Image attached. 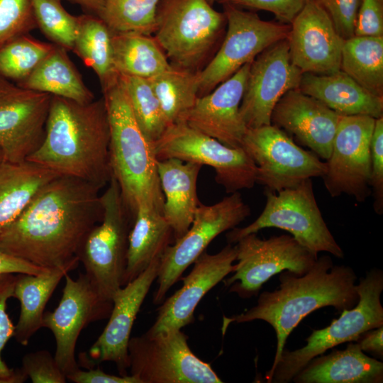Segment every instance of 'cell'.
I'll use <instances>...</instances> for the list:
<instances>
[{"instance_id":"9c48e42d","label":"cell","mask_w":383,"mask_h":383,"mask_svg":"<svg viewBox=\"0 0 383 383\" xmlns=\"http://www.w3.org/2000/svg\"><path fill=\"white\" fill-rule=\"evenodd\" d=\"M181 329L131 338L130 374L139 383H221L210 364L196 356Z\"/></svg>"},{"instance_id":"f907efd6","label":"cell","mask_w":383,"mask_h":383,"mask_svg":"<svg viewBox=\"0 0 383 383\" xmlns=\"http://www.w3.org/2000/svg\"><path fill=\"white\" fill-rule=\"evenodd\" d=\"M9 83V81L6 80L0 77V89L7 85Z\"/></svg>"},{"instance_id":"52a82bcc","label":"cell","mask_w":383,"mask_h":383,"mask_svg":"<svg viewBox=\"0 0 383 383\" xmlns=\"http://www.w3.org/2000/svg\"><path fill=\"white\" fill-rule=\"evenodd\" d=\"M107 186L101 195L102 219L85 237L77 257L99 295L112 301L115 293L123 287L128 236L134 220L113 176Z\"/></svg>"},{"instance_id":"f5cc1de1","label":"cell","mask_w":383,"mask_h":383,"mask_svg":"<svg viewBox=\"0 0 383 383\" xmlns=\"http://www.w3.org/2000/svg\"><path fill=\"white\" fill-rule=\"evenodd\" d=\"M207 1H208V2H209L211 5H212V6L213 5V4H214L215 2L217 1V0H207Z\"/></svg>"},{"instance_id":"3957f363","label":"cell","mask_w":383,"mask_h":383,"mask_svg":"<svg viewBox=\"0 0 383 383\" xmlns=\"http://www.w3.org/2000/svg\"><path fill=\"white\" fill-rule=\"evenodd\" d=\"M356 280L351 267L333 265L330 256H321L301 276L287 270L280 272L278 289L263 292L257 304L249 310L224 318L222 329L226 330L231 323L262 320L269 323L277 338L272 370L280 358L288 336L307 315L323 307L332 306L342 312L356 305L359 299Z\"/></svg>"},{"instance_id":"4dcf8cb0","label":"cell","mask_w":383,"mask_h":383,"mask_svg":"<svg viewBox=\"0 0 383 383\" xmlns=\"http://www.w3.org/2000/svg\"><path fill=\"white\" fill-rule=\"evenodd\" d=\"M111 45L113 67L118 75L150 78L171 67L152 35L113 32Z\"/></svg>"},{"instance_id":"e575fe53","label":"cell","mask_w":383,"mask_h":383,"mask_svg":"<svg viewBox=\"0 0 383 383\" xmlns=\"http://www.w3.org/2000/svg\"><path fill=\"white\" fill-rule=\"evenodd\" d=\"M160 1L105 0L97 16L113 32H135L152 35L156 28V16Z\"/></svg>"},{"instance_id":"2e32d148","label":"cell","mask_w":383,"mask_h":383,"mask_svg":"<svg viewBox=\"0 0 383 383\" xmlns=\"http://www.w3.org/2000/svg\"><path fill=\"white\" fill-rule=\"evenodd\" d=\"M65 278L60 301L54 311L44 313L43 327L55 337L54 357L67 377L79 368L75 349L80 333L89 323L109 318L113 302L99 295L85 273L76 279L68 274Z\"/></svg>"},{"instance_id":"ab89813d","label":"cell","mask_w":383,"mask_h":383,"mask_svg":"<svg viewBox=\"0 0 383 383\" xmlns=\"http://www.w3.org/2000/svg\"><path fill=\"white\" fill-rule=\"evenodd\" d=\"M35 28L31 0H0V47Z\"/></svg>"},{"instance_id":"1f68e13d","label":"cell","mask_w":383,"mask_h":383,"mask_svg":"<svg viewBox=\"0 0 383 383\" xmlns=\"http://www.w3.org/2000/svg\"><path fill=\"white\" fill-rule=\"evenodd\" d=\"M113 31L97 15L79 16V26L72 51L97 75L101 89L113 83L116 72L112 57Z\"/></svg>"},{"instance_id":"ee69618b","label":"cell","mask_w":383,"mask_h":383,"mask_svg":"<svg viewBox=\"0 0 383 383\" xmlns=\"http://www.w3.org/2000/svg\"><path fill=\"white\" fill-rule=\"evenodd\" d=\"M328 14L344 40L355 36L357 12L362 0H315Z\"/></svg>"},{"instance_id":"484cf974","label":"cell","mask_w":383,"mask_h":383,"mask_svg":"<svg viewBox=\"0 0 383 383\" xmlns=\"http://www.w3.org/2000/svg\"><path fill=\"white\" fill-rule=\"evenodd\" d=\"M296 383H382L383 363L367 356L357 343L312 359L292 379Z\"/></svg>"},{"instance_id":"44dd1931","label":"cell","mask_w":383,"mask_h":383,"mask_svg":"<svg viewBox=\"0 0 383 383\" xmlns=\"http://www.w3.org/2000/svg\"><path fill=\"white\" fill-rule=\"evenodd\" d=\"M236 255L235 245L230 243L216 254L203 252L183 279L182 287L158 308L156 320L147 332L181 329L192 323L194 310L205 294L233 272Z\"/></svg>"},{"instance_id":"816d5d0a","label":"cell","mask_w":383,"mask_h":383,"mask_svg":"<svg viewBox=\"0 0 383 383\" xmlns=\"http://www.w3.org/2000/svg\"><path fill=\"white\" fill-rule=\"evenodd\" d=\"M4 162V156H3V154L1 152V151L0 150V165Z\"/></svg>"},{"instance_id":"d4e9b609","label":"cell","mask_w":383,"mask_h":383,"mask_svg":"<svg viewBox=\"0 0 383 383\" xmlns=\"http://www.w3.org/2000/svg\"><path fill=\"white\" fill-rule=\"evenodd\" d=\"M298 89L341 116L383 117V97L368 91L340 70L327 74L304 73Z\"/></svg>"},{"instance_id":"f35d334b","label":"cell","mask_w":383,"mask_h":383,"mask_svg":"<svg viewBox=\"0 0 383 383\" xmlns=\"http://www.w3.org/2000/svg\"><path fill=\"white\" fill-rule=\"evenodd\" d=\"M16 279L15 274H0V383H21L28 379L22 368L10 369L1 357L6 344L14 335L15 326L6 312V306L13 297Z\"/></svg>"},{"instance_id":"d6a6232c","label":"cell","mask_w":383,"mask_h":383,"mask_svg":"<svg viewBox=\"0 0 383 383\" xmlns=\"http://www.w3.org/2000/svg\"><path fill=\"white\" fill-rule=\"evenodd\" d=\"M340 70L372 94L383 97V36L344 40Z\"/></svg>"},{"instance_id":"8992f818","label":"cell","mask_w":383,"mask_h":383,"mask_svg":"<svg viewBox=\"0 0 383 383\" xmlns=\"http://www.w3.org/2000/svg\"><path fill=\"white\" fill-rule=\"evenodd\" d=\"M382 291V271L367 272L357 284L359 299L356 305L343 310L328 326L313 330L304 347L295 350L284 349L275 367L267 372V382H289L314 357L340 344L357 341L365 332L383 326Z\"/></svg>"},{"instance_id":"60d3db41","label":"cell","mask_w":383,"mask_h":383,"mask_svg":"<svg viewBox=\"0 0 383 383\" xmlns=\"http://www.w3.org/2000/svg\"><path fill=\"white\" fill-rule=\"evenodd\" d=\"M21 368L33 383H65L67 380L55 357L45 350L25 355Z\"/></svg>"},{"instance_id":"bcb514c9","label":"cell","mask_w":383,"mask_h":383,"mask_svg":"<svg viewBox=\"0 0 383 383\" xmlns=\"http://www.w3.org/2000/svg\"><path fill=\"white\" fill-rule=\"evenodd\" d=\"M74 383H139L132 375H115L104 372L99 368L82 370L79 368L67 376Z\"/></svg>"},{"instance_id":"7402d4cb","label":"cell","mask_w":383,"mask_h":383,"mask_svg":"<svg viewBox=\"0 0 383 383\" xmlns=\"http://www.w3.org/2000/svg\"><path fill=\"white\" fill-rule=\"evenodd\" d=\"M250 64L199 96L183 122L227 146L241 148L248 128L239 109Z\"/></svg>"},{"instance_id":"cb8c5ba5","label":"cell","mask_w":383,"mask_h":383,"mask_svg":"<svg viewBox=\"0 0 383 383\" xmlns=\"http://www.w3.org/2000/svg\"><path fill=\"white\" fill-rule=\"evenodd\" d=\"M201 167L177 158L157 160L165 198L162 215L172 230L174 242L189 230L200 203L196 188Z\"/></svg>"},{"instance_id":"30bf717a","label":"cell","mask_w":383,"mask_h":383,"mask_svg":"<svg viewBox=\"0 0 383 383\" xmlns=\"http://www.w3.org/2000/svg\"><path fill=\"white\" fill-rule=\"evenodd\" d=\"M152 146L157 160L177 158L210 166L216 182L228 194L256 184V165L242 148L227 146L185 122L169 125Z\"/></svg>"},{"instance_id":"4fadbf2b","label":"cell","mask_w":383,"mask_h":383,"mask_svg":"<svg viewBox=\"0 0 383 383\" xmlns=\"http://www.w3.org/2000/svg\"><path fill=\"white\" fill-rule=\"evenodd\" d=\"M233 275L224 281L230 292L242 298L259 293L262 285L284 270L296 275L306 274L318 259L292 235L283 234L261 239L248 234L236 242Z\"/></svg>"},{"instance_id":"74e56055","label":"cell","mask_w":383,"mask_h":383,"mask_svg":"<svg viewBox=\"0 0 383 383\" xmlns=\"http://www.w3.org/2000/svg\"><path fill=\"white\" fill-rule=\"evenodd\" d=\"M36 26L52 44L72 50L79 16L70 13L61 0H31Z\"/></svg>"},{"instance_id":"ac0fdd59","label":"cell","mask_w":383,"mask_h":383,"mask_svg":"<svg viewBox=\"0 0 383 383\" xmlns=\"http://www.w3.org/2000/svg\"><path fill=\"white\" fill-rule=\"evenodd\" d=\"M160 258L153 260L136 278L115 293L106 327L88 351L79 356L82 367L93 368L109 361L116 365L120 375L128 374V345L131 330L144 299L157 279Z\"/></svg>"},{"instance_id":"603a6c76","label":"cell","mask_w":383,"mask_h":383,"mask_svg":"<svg viewBox=\"0 0 383 383\" xmlns=\"http://www.w3.org/2000/svg\"><path fill=\"white\" fill-rule=\"evenodd\" d=\"M318 99L299 89L288 91L275 105L271 124L292 135L319 158L327 160L341 118Z\"/></svg>"},{"instance_id":"9a60e30c","label":"cell","mask_w":383,"mask_h":383,"mask_svg":"<svg viewBox=\"0 0 383 383\" xmlns=\"http://www.w3.org/2000/svg\"><path fill=\"white\" fill-rule=\"evenodd\" d=\"M375 119L362 115L341 116L322 176L332 197L345 194L364 202L370 196V143Z\"/></svg>"},{"instance_id":"e0dca14e","label":"cell","mask_w":383,"mask_h":383,"mask_svg":"<svg viewBox=\"0 0 383 383\" xmlns=\"http://www.w3.org/2000/svg\"><path fill=\"white\" fill-rule=\"evenodd\" d=\"M303 73L292 63L287 39L260 52L251 62L240 114L247 128L271 124V115L288 91L299 88Z\"/></svg>"},{"instance_id":"ba28073f","label":"cell","mask_w":383,"mask_h":383,"mask_svg":"<svg viewBox=\"0 0 383 383\" xmlns=\"http://www.w3.org/2000/svg\"><path fill=\"white\" fill-rule=\"evenodd\" d=\"M265 195L266 203L260 215L245 227L229 230L226 234L228 243H236L243 237L265 228H277L290 233L316 255L326 252L343 258L344 252L318 208L311 179L277 193L265 189Z\"/></svg>"},{"instance_id":"836d02e7","label":"cell","mask_w":383,"mask_h":383,"mask_svg":"<svg viewBox=\"0 0 383 383\" xmlns=\"http://www.w3.org/2000/svg\"><path fill=\"white\" fill-rule=\"evenodd\" d=\"M199 72L171 65L148 78L168 125L183 122L199 96Z\"/></svg>"},{"instance_id":"7c38bea8","label":"cell","mask_w":383,"mask_h":383,"mask_svg":"<svg viewBox=\"0 0 383 383\" xmlns=\"http://www.w3.org/2000/svg\"><path fill=\"white\" fill-rule=\"evenodd\" d=\"M250 215V209L238 192L213 205L200 202L189 230L169 245L160 258L153 302H162L168 290L216 236L235 228Z\"/></svg>"},{"instance_id":"5b68a950","label":"cell","mask_w":383,"mask_h":383,"mask_svg":"<svg viewBox=\"0 0 383 383\" xmlns=\"http://www.w3.org/2000/svg\"><path fill=\"white\" fill-rule=\"evenodd\" d=\"M226 26L207 0H161L154 38L170 65L199 72Z\"/></svg>"},{"instance_id":"d6986e66","label":"cell","mask_w":383,"mask_h":383,"mask_svg":"<svg viewBox=\"0 0 383 383\" xmlns=\"http://www.w3.org/2000/svg\"><path fill=\"white\" fill-rule=\"evenodd\" d=\"M51 98L11 82L0 89V150L4 161L24 162L40 147Z\"/></svg>"},{"instance_id":"8d00e7d4","label":"cell","mask_w":383,"mask_h":383,"mask_svg":"<svg viewBox=\"0 0 383 383\" xmlns=\"http://www.w3.org/2000/svg\"><path fill=\"white\" fill-rule=\"evenodd\" d=\"M54 46L28 34L9 40L0 47V77L16 84L21 82L33 72Z\"/></svg>"},{"instance_id":"7bdbcfd3","label":"cell","mask_w":383,"mask_h":383,"mask_svg":"<svg viewBox=\"0 0 383 383\" xmlns=\"http://www.w3.org/2000/svg\"><path fill=\"white\" fill-rule=\"evenodd\" d=\"M307 0H217L243 9L271 12L279 22L290 25Z\"/></svg>"},{"instance_id":"277c9868","label":"cell","mask_w":383,"mask_h":383,"mask_svg":"<svg viewBox=\"0 0 383 383\" xmlns=\"http://www.w3.org/2000/svg\"><path fill=\"white\" fill-rule=\"evenodd\" d=\"M102 91L109 124L112 176L124 204L133 219L141 205L162 213L165 198L152 143L134 116L119 75Z\"/></svg>"},{"instance_id":"5bb4252c","label":"cell","mask_w":383,"mask_h":383,"mask_svg":"<svg viewBox=\"0 0 383 383\" xmlns=\"http://www.w3.org/2000/svg\"><path fill=\"white\" fill-rule=\"evenodd\" d=\"M241 148L256 165V183L271 192L294 187L307 179L322 177L326 171V162L297 145L287 133L272 124L247 129Z\"/></svg>"},{"instance_id":"f6af8a7d","label":"cell","mask_w":383,"mask_h":383,"mask_svg":"<svg viewBox=\"0 0 383 383\" xmlns=\"http://www.w3.org/2000/svg\"><path fill=\"white\" fill-rule=\"evenodd\" d=\"M355 35L383 36V0L361 1Z\"/></svg>"},{"instance_id":"c3c4849f","label":"cell","mask_w":383,"mask_h":383,"mask_svg":"<svg viewBox=\"0 0 383 383\" xmlns=\"http://www.w3.org/2000/svg\"><path fill=\"white\" fill-rule=\"evenodd\" d=\"M383 326L367 331L357 340L363 352H370L381 357L383 356Z\"/></svg>"},{"instance_id":"4316f807","label":"cell","mask_w":383,"mask_h":383,"mask_svg":"<svg viewBox=\"0 0 383 383\" xmlns=\"http://www.w3.org/2000/svg\"><path fill=\"white\" fill-rule=\"evenodd\" d=\"M79 262L50 269L39 274H18L13 297L20 302V313L15 326L16 340L26 346L33 335L43 328L44 311L58 284Z\"/></svg>"},{"instance_id":"f546056e","label":"cell","mask_w":383,"mask_h":383,"mask_svg":"<svg viewBox=\"0 0 383 383\" xmlns=\"http://www.w3.org/2000/svg\"><path fill=\"white\" fill-rule=\"evenodd\" d=\"M67 50L57 45L25 79L16 84L20 87L57 96L79 103L95 99L84 84Z\"/></svg>"},{"instance_id":"83f0119b","label":"cell","mask_w":383,"mask_h":383,"mask_svg":"<svg viewBox=\"0 0 383 383\" xmlns=\"http://www.w3.org/2000/svg\"><path fill=\"white\" fill-rule=\"evenodd\" d=\"M60 175L35 162L0 165V236L28 207L40 190Z\"/></svg>"},{"instance_id":"6da1fadb","label":"cell","mask_w":383,"mask_h":383,"mask_svg":"<svg viewBox=\"0 0 383 383\" xmlns=\"http://www.w3.org/2000/svg\"><path fill=\"white\" fill-rule=\"evenodd\" d=\"M99 191L80 179L55 177L0 236V248L45 268L79 262L82 242L103 217Z\"/></svg>"},{"instance_id":"d590c367","label":"cell","mask_w":383,"mask_h":383,"mask_svg":"<svg viewBox=\"0 0 383 383\" xmlns=\"http://www.w3.org/2000/svg\"><path fill=\"white\" fill-rule=\"evenodd\" d=\"M119 78L138 124L153 145L169 125L148 79L127 75Z\"/></svg>"},{"instance_id":"7dc6e473","label":"cell","mask_w":383,"mask_h":383,"mask_svg":"<svg viewBox=\"0 0 383 383\" xmlns=\"http://www.w3.org/2000/svg\"><path fill=\"white\" fill-rule=\"evenodd\" d=\"M51 268L42 267L22 258L14 256L0 248V274H39Z\"/></svg>"},{"instance_id":"681fc988","label":"cell","mask_w":383,"mask_h":383,"mask_svg":"<svg viewBox=\"0 0 383 383\" xmlns=\"http://www.w3.org/2000/svg\"><path fill=\"white\" fill-rule=\"evenodd\" d=\"M79 4L89 13L98 15L102 9L105 0H69Z\"/></svg>"},{"instance_id":"7a4b0ae2","label":"cell","mask_w":383,"mask_h":383,"mask_svg":"<svg viewBox=\"0 0 383 383\" xmlns=\"http://www.w3.org/2000/svg\"><path fill=\"white\" fill-rule=\"evenodd\" d=\"M109 142L103 96L79 103L52 96L43 142L27 160L101 189L112 177Z\"/></svg>"},{"instance_id":"ffe728a7","label":"cell","mask_w":383,"mask_h":383,"mask_svg":"<svg viewBox=\"0 0 383 383\" xmlns=\"http://www.w3.org/2000/svg\"><path fill=\"white\" fill-rule=\"evenodd\" d=\"M287 40L291 60L303 74H327L340 70L344 39L315 0H307L294 18Z\"/></svg>"},{"instance_id":"8fae6325","label":"cell","mask_w":383,"mask_h":383,"mask_svg":"<svg viewBox=\"0 0 383 383\" xmlns=\"http://www.w3.org/2000/svg\"><path fill=\"white\" fill-rule=\"evenodd\" d=\"M227 30L222 43L198 73L199 96L211 92L263 50L287 39L290 25L261 19L252 11L222 4Z\"/></svg>"},{"instance_id":"f1b7e54d","label":"cell","mask_w":383,"mask_h":383,"mask_svg":"<svg viewBox=\"0 0 383 383\" xmlns=\"http://www.w3.org/2000/svg\"><path fill=\"white\" fill-rule=\"evenodd\" d=\"M172 241V230L162 213L148 206H140L128 236L123 286L160 258Z\"/></svg>"},{"instance_id":"b9f144b4","label":"cell","mask_w":383,"mask_h":383,"mask_svg":"<svg viewBox=\"0 0 383 383\" xmlns=\"http://www.w3.org/2000/svg\"><path fill=\"white\" fill-rule=\"evenodd\" d=\"M370 184L373 193V209L383 214V117L376 118L370 143Z\"/></svg>"}]
</instances>
